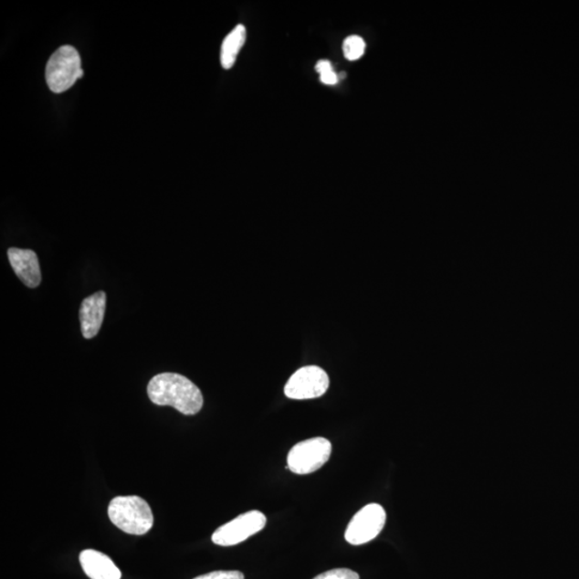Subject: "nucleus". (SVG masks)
<instances>
[{
	"mask_svg": "<svg viewBox=\"0 0 579 579\" xmlns=\"http://www.w3.org/2000/svg\"><path fill=\"white\" fill-rule=\"evenodd\" d=\"M152 403L171 405L184 416L199 414L205 399L194 382L182 374L163 373L155 375L147 386Z\"/></svg>",
	"mask_w": 579,
	"mask_h": 579,
	"instance_id": "nucleus-1",
	"label": "nucleus"
},
{
	"mask_svg": "<svg viewBox=\"0 0 579 579\" xmlns=\"http://www.w3.org/2000/svg\"><path fill=\"white\" fill-rule=\"evenodd\" d=\"M109 517L117 528L129 534H146L153 525L149 503L138 496L114 498L109 505Z\"/></svg>",
	"mask_w": 579,
	"mask_h": 579,
	"instance_id": "nucleus-2",
	"label": "nucleus"
},
{
	"mask_svg": "<svg viewBox=\"0 0 579 579\" xmlns=\"http://www.w3.org/2000/svg\"><path fill=\"white\" fill-rule=\"evenodd\" d=\"M83 76L81 58L76 48L71 46L60 47L47 61V83L48 88L57 94L71 89Z\"/></svg>",
	"mask_w": 579,
	"mask_h": 579,
	"instance_id": "nucleus-3",
	"label": "nucleus"
},
{
	"mask_svg": "<svg viewBox=\"0 0 579 579\" xmlns=\"http://www.w3.org/2000/svg\"><path fill=\"white\" fill-rule=\"evenodd\" d=\"M332 449V443L321 437L301 441L289 452L286 468L301 476L316 472L328 463Z\"/></svg>",
	"mask_w": 579,
	"mask_h": 579,
	"instance_id": "nucleus-4",
	"label": "nucleus"
},
{
	"mask_svg": "<svg viewBox=\"0 0 579 579\" xmlns=\"http://www.w3.org/2000/svg\"><path fill=\"white\" fill-rule=\"evenodd\" d=\"M385 521V510L377 503L368 504L351 520L344 538L351 545L366 544L378 537Z\"/></svg>",
	"mask_w": 579,
	"mask_h": 579,
	"instance_id": "nucleus-5",
	"label": "nucleus"
},
{
	"mask_svg": "<svg viewBox=\"0 0 579 579\" xmlns=\"http://www.w3.org/2000/svg\"><path fill=\"white\" fill-rule=\"evenodd\" d=\"M267 525V517L260 511H250L226 522L213 534L212 540L216 545L234 546L260 532Z\"/></svg>",
	"mask_w": 579,
	"mask_h": 579,
	"instance_id": "nucleus-6",
	"label": "nucleus"
},
{
	"mask_svg": "<svg viewBox=\"0 0 579 579\" xmlns=\"http://www.w3.org/2000/svg\"><path fill=\"white\" fill-rule=\"evenodd\" d=\"M329 386V375L322 368L306 366L299 369L289 379L285 386V394L290 399H313L323 396Z\"/></svg>",
	"mask_w": 579,
	"mask_h": 579,
	"instance_id": "nucleus-7",
	"label": "nucleus"
},
{
	"mask_svg": "<svg viewBox=\"0 0 579 579\" xmlns=\"http://www.w3.org/2000/svg\"><path fill=\"white\" fill-rule=\"evenodd\" d=\"M106 307L107 294L103 291L92 294L82 301L79 320H81L82 334L86 340H91L100 332Z\"/></svg>",
	"mask_w": 579,
	"mask_h": 579,
	"instance_id": "nucleus-8",
	"label": "nucleus"
},
{
	"mask_svg": "<svg viewBox=\"0 0 579 579\" xmlns=\"http://www.w3.org/2000/svg\"><path fill=\"white\" fill-rule=\"evenodd\" d=\"M9 262L20 280L30 289L39 287L41 270L38 257L29 249L10 248Z\"/></svg>",
	"mask_w": 579,
	"mask_h": 579,
	"instance_id": "nucleus-9",
	"label": "nucleus"
},
{
	"mask_svg": "<svg viewBox=\"0 0 579 579\" xmlns=\"http://www.w3.org/2000/svg\"><path fill=\"white\" fill-rule=\"evenodd\" d=\"M79 563L90 579H121V572L107 554L94 550L79 553Z\"/></svg>",
	"mask_w": 579,
	"mask_h": 579,
	"instance_id": "nucleus-10",
	"label": "nucleus"
},
{
	"mask_svg": "<svg viewBox=\"0 0 579 579\" xmlns=\"http://www.w3.org/2000/svg\"><path fill=\"white\" fill-rule=\"evenodd\" d=\"M246 28L242 24H239L232 32L226 37L223 47H221L220 60L221 66L225 69H231L236 64L238 53L242 50L246 42Z\"/></svg>",
	"mask_w": 579,
	"mask_h": 579,
	"instance_id": "nucleus-11",
	"label": "nucleus"
},
{
	"mask_svg": "<svg viewBox=\"0 0 579 579\" xmlns=\"http://www.w3.org/2000/svg\"><path fill=\"white\" fill-rule=\"evenodd\" d=\"M365 41L359 36H350L343 42L344 58L354 61L360 59L365 53Z\"/></svg>",
	"mask_w": 579,
	"mask_h": 579,
	"instance_id": "nucleus-12",
	"label": "nucleus"
},
{
	"mask_svg": "<svg viewBox=\"0 0 579 579\" xmlns=\"http://www.w3.org/2000/svg\"><path fill=\"white\" fill-rule=\"evenodd\" d=\"M313 579H360V575L350 569H334L324 572Z\"/></svg>",
	"mask_w": 579,
	"mask_h": 579,
	"instance_id": "nucleus-13",
	"label": "nucleus"
},
{
	"mask_svg": "<svg viewBox=\"0 0 579 579\" xmlns=\"http://www.w3.org/2000/svg\"><path fill=\"white\" fill-rule=\"evenodd\" d=\"M194 579H245V576L238 571H216Z\"/></svg>",
	"mask_w": 579,
	"mask_h": 579,
	"instance_id": "nucleus-14",
	"label": "nucleus"
},
{
	"mask_svg": "<svg viewBox=\"0 0 579 579\" xmlns=\"http://www.w3.org/2000/svg\"><path fill=\"white\" fill-rule=\"evenodd\" d=\"M320 79L325 85H335L340 82V79H338V75L334 70L320 75Z\"/></svg>",
	"mask_w": 579,
	"mask_h": 579,
	"instance_id": "nucleus-15",
	"label": "nucleus"
},
{
	"mask_svg": "<svg viewBox=\"0 0 579 579\" xmlns=\"http://www.w3.org/2000/svg\"><path fill=\"white\" fill-rule=\"evenodd\" d=\"M316 70L320 75H323V73L332 71V66L329 60H320L317 63Z\"/></svg>",
	"mask_w": 579,
	"mask_h": 579,
	"instance_id": "nucleus-16",
	"label": "nucleus"
}]
</instances>
